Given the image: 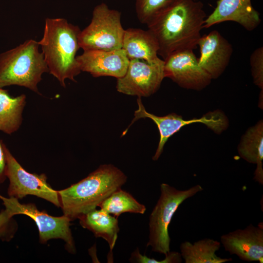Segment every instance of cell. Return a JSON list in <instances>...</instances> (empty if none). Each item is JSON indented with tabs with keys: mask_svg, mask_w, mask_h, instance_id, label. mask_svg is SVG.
Here are the masks:
<instances>
[{
	"mask_svg": "<svg viewBox=\"0 0 263 263\" xmlns=\"http://www.w3.org/2000/svg\"><path fill=\"white\" fill-rule=\"evenodd\" d=\"M206 18L201 1L179 0L147 26L158 42V55L165 60L177 51L196 49Z\"/></svg>",
	"mask_w": 263,
	"mask_h": 263,
	"instance_id": "1",
	"label": "cell"
},
{
	"mask_svg": "<svg viewBox=\"0 0 263 263\" xmlns=\"http://www.w3.org/2000/svg\"><path fill=\"white\" fill-rule=\"evenodd\" d=\"M127 179L113 165L100 166L78 182L57 191L63 215L73 221L96 209L112 193L121 188Z\"/></svg>",
	"mask_w": 263,
	"mask_h": 263,
	"instance_id": "2",
	"label": "cell"
},
{
	"mask_svg": "<svg viewBox=\"0 0 263 263\" xmlns=\"http://www.w3.org/2000/svg\"><path fill=\"white\" fill-rule=\"evenodd\" d=\"M80 31L64 19L46 18L42 38L38 42L49 73L63 87L67 79L75 81V77L81 72L76 59Z\"/></svg>",
	"mask_w": 263,
	"mask_h": 263,
	"instance_id": "3",
	"label": "cell"
},
{
	"mask_svg": "<svg viewBox=\"0 0 263 263\" xmlns=\"http://www.w3.org/2000/svg\"><path fill=\"white\" fill-rule=\"evenodd\" d=\"M39 46L28 39L0 54V88L17 85L40 94L38 85L49 70Z\"/></svg>",
	"mask_w": 263,
	"mask_h": 263,
	"instance_id": "4",
	"label": "cell"
},
{
	"mask_svg": "<svg viewBox=\"0 0 263 263\" xmlns=\"http://www.w3.org/2000/svg\"><path fill=\"white\" fill-rule=\"evenodd\" d=\"M203 190L198 184L185 190L177 189L165 183L161 184L160 197L150 216L147 247L165 255L170 251L169 226L174 214L186 200Z\"/></svg>",
	"mask_w": 263,
	"mask_h": 263,
	"instance_id": "5",
	"label": "cell"
},
{
	"mask_svg": "<svg viewBox=\"0 0 263 263\" xmlns=\"http://www.w3.org/2000/svg\"><path fill=\"white\" fill-rule=\"evenodd\" d=\"M121 14L102 2L93 11L90 23L78 36L80 48L83 51H106L122 49L125 29L121 24Z\"/></svg>",
	"mask_w": 263,
	"mask_h": 263,
	"instance_id": "6",
	"label": "cell"
},
{
	"mask_svg": "<svg viewBox=\"0 0 263 263\" xmlns=\"http://www.w3.org/2000/svg\"><path fill=\"white\" fill-rule=\"evenodd\" d=\"M137 102L138 109L135 111L134 117L128 128L137 120L145 118L151 119L157 125L160 133V140L156 152L152 157L154 161L157 160L160 157L169 138L187 125L201 123L218 134L225 130L228 126L227 118L219 110L209 112L200 118L186 120L181 115L175 113L163 116L150 113L146 110L140 97H138Z\"/></svg>",
	"mask_w": 263,
	"mask_h": 263,
	"instance_id": "7",
	"label": "cell"
},
{
	"mask_svg": "<svg viewBox=\"0 0 263 263\" xmlns=\"http://www.w3.org/2000/svg\"><path fill=\"white\" fill-rule=\"evenodd\" d=\"M3 148L6 158L5 175L9 181L7 193L9 197L22 199L27 195H34L60 207L58 191L53 189L47 182L45 174L31 173L19 164L5 144Z\"/></svg>",
	"mask_w": 263,
	"mask_h": 263,
	"instance_id": "8",
	"label": "cell"
},
{
	"mask_svg": "<svg viewBox=\"0 0 263 263\" xmlns=\"http://www.w3.org/2000/svg\"><path fill=\"white\" fill-rule=\"evenodd\" d=\"M5 207L14 216L23 214L32 218L36 223L39 231V240L45 243L52 239H60L65 242L68 251L75 252L74 241L70 229L71 221L65 215L55 217L48 214L45 211H40L31 203L20 204L18 199L14 197L5 198L0 195Z\"/></svg>",
	"mask_w": 263,
	"mask_h": 263,
	"instance_id": "9",
	"label": "cell"
},
{
	"mask_svg": "<svg viewBox=\"0 0 263 263\" xmlns=\"http://www.w3.org/2000/svg\"><path fill=\"white\" fill-rule=\"evenodd\" d=\"M165 77L164 60L149 63L131 59L125 74L117 78L116 88L127 95L148 97L159 89Z\"/></svg>",
	"mask_w": 263,
	"mask_h": 263,
	"instance_id": "10",
	"label": "cell"
},
{
	"mask_svg": "<svg viewBox=\"0 0 263 263\" xmlns=\"http://www.w3.org/2000/svg\"><path fill=\"white\" fill-rule=\"evenodd\" d=\"M164 61L165 77L182 88L200 91L211 83L212 78L199 64L193 50L177 51Z\"/></svg>",
	"mask_w": 263,
	"mask_h": 263,
	"instance_id": "11",
	"label": "cell"
},
{
	"mask_svg": "<svg viewBox=\"0 0 263 263\" xmlns=\"http://www.w3.org/2000/svg\"><path fill=\"white\" fill-rule=\"evenodd\" d=\"M220 243L230 255L247 262H263V223L222 235Z\"/></svg>",
	"mask_w": 263,
	"mask_h": 263,
	"instance_id": "12",
	"label": "cell"
},
{
	"mask_svg": "<svg viewBox=\"0 0 263 263\" xmlns=\"http://www.w3.org/2000/svg\"><path fill=\"white\" fill-rule=\"evenodd\" d=\"M81 71L95 77L110 76L116 78L124 76L130 60L122 49L106 51L89 50L76 57Z\"/></svg>",
	"mask_w": 263,
	"mask_h": 263,
	"instance_id": "13",
	"label": "cell"
},
{
	"mask_svg": "<svg viewBox=\"0 0 263 263\" xmlns=\"http://www.w3.org/2000/svg\"><path fill=\"white\" fill-rule=\"evenodd\" d=\"M200 66L212 79L219 77L228 66L233 52L230 43L217 30L201 36L198 42Z\"/></svg>",
	"mask_w": 263,
	"mask_h": 263,
	"instance_id": "14",
	"label": "cell"
},
{
	"mask_svg": "<svg viewBox=\"0 0 263 263\" xmlns=\"http://www.w3.org/2000/svg\"><path fill=\"white\" fill-rule=\"evenodd\" d=\"M228 21L237 22L250 31L258 26L261 19L251 0H218L213 11L206 18L203 28Z\"/></svg>",
	"mask_w": 263,
	"mask_h": 263,
	"instance_id": "15",
	"label": "cell"
},
{
	"mask_svg": "<svg viewBox=\"0 0 263 263\" xmlns=\"http://www.w3.org/2000/svg\"><path fill=\"white\" fill-rule=\"evenodd\" d=\"M122 49L129 60L137 59L154 63L161 59L158 57L157 40L148 30L134 28L125 29Z\"/></svg>",
	"mask_w": 263,
	"mask_h": 263,
	"instance_id": "16",
	"label": "cell"
},
{
	"mask_svg": "<svg viewBox=\"0 0 263 263\" xmlns=\"http://www.w3.org/2000/svg\"><path fill=\"white\" fill-rule=\"evenodd\" d=\"M238 152L243 159L256 164L253 179L263 185V122L260 120L249 128L242 137Z\"/></svg>",
	"mask_w": 263,
	"mask_h": 263,
	"instance_id": "17",
	"label": "cell"
},
{
	"mask_svg": "<svg viewBox=\"0 0 263 263\" xmlns=\"http://www.w3.org/2000/svg\"><path fill=\"white\" fill-rule=\"evenodd\" d=\"M78 219L83 227L92 231L95 237L102 238L108 243L112 253L119 231L118 218L102 209H95Z\"/></svg>",
	"mask_w": 263,
	"mask_h": 263,
	"instance_id": "18",
	"label": "cell"
},
{
	"mask_svg": "<svg viewBox=\"0 0 263 263\" xmlns=\"http://www.w3.org/2000/svg\"><path fill=\"white\" fill-rule=\"evenodd\" d=\"M221 244L220 242L207 238L193 243L185 241L180 244V254L185 263H225L232 261V258L217 256L216 252Z\"/></svg>",
	"mask_w": 263,
	"mask_h": 263,
	"instance_id": "19",
	"label": "cell"
},
{
	"mask_svg": "<svg viewBox=\"0 0 263 263\" xmlns=\"http://www.w3.org/2000/svg\"><path fill=\"white\" fill-rule=\"evenodd\" d=\"M26 96L21 94L11 96L7 90L0 88V131L8 134L17 131L22 122V113Z\"/></svg>",
	"mask_w": 263,
	"mask_h": 263,
	"instance_id": "20",
	"label": "cell"
},
{
	"mask_svg": "<svg viewBox=\"0 0 263 263\" xmlns=\"http://www.w3.org/2000/svg\"><path fill=\"white\" fill-rule=\"evenodd\" d=\"M98 207L117 218L125 212L143 214L146 210L145 206L121 188L112 193Z\"/></svg>",
	"mask_w": 263,
	"mask_h": 263,
	"instance_id": "21",
	"label": "cell"
},
{
	"mask_svg": "<svg viewBox=\"0 0 263 263\" xmlns=\"http://www.w3.org/2000/svg\"><path fill=\"white\" fill-rule=\"evenodd\" d=\"M179 0H135L139 21L147 26Z\"/></svg>",
	"mask_w": 263,
	"mask_h": 263,
	"instance_id": "22",
	"label": "cell"
},
{
	"mask_svg": "<svg viewBox=\"0 0 263 263\" xmlns=\"http://www.w3.org/2000/svg\"><path fill=\"white\" fill-rule=\"evenodd\" d=\"M250 63L254 83L263 90V48L256 49L250 56Z\"/></svg>",
	"mask_w": 263,
	"mask_h": 263,
	"instance_id": "23",
	"label": "cell"
},
{
	"mask_svg": "<svg viewBox=\"0 0 263 263\" xmlns=\"http://www.w3.org/2000/svg\"><path fill=\"white\" fill-rule=\"evenodd\" d=\"M14 215L7 208L0 212V239L9 241L13 238L16 229L13 217Z\"/></svg>",
	"mask_w": 263,
	"mask_h": 263,
	"instance_id": "24",
	"label": "cell"
},
{
	"mask_svg": "<svg viewBox=\"0 0 263 263\" xmlns=\"http://www.w3.org/2000/svg\"><path fill=\"white\" fill-rule=\"evenodd\" d=\"M130 261L139 263H179L182 261L180 253L177 251H169L165 255L164 260L158 261L142 255L138 248L132 253Z\"/></svg>",
	"mask_w": 263,
	"mask_h": 263,
	"instance_id": "25",
	"label": "cell"
},
{
	"mask_svg": "<svg viewBox=\"0 0 263 263\" xmlns=\"http://www.w3.org/2000/svg\"><path fill=\"white\" fill-rule=\"evenodd\" d=\"M3 144L0 139V184L2 183L6 178L5 175L6 162Z\"/></svg>",
	"mask_w": 263,
	"mask_h": 263,
	"instance_id": "26",
	"label": "cell"
}]
</instances>
